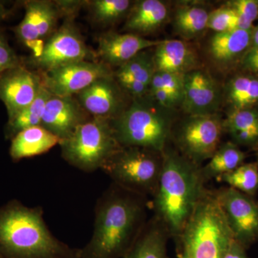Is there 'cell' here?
Segmentation results:
<instances>
[{
	"instance_id": "obj_22",
	"label": "cell",
	"mask_w": 258,
	"mask_h": 258,
	"mask_svg": "<svg viewBox=\"0 0 258 258\" xmlns=\"http://www.w3.org/2000/svg\"><path fill=\"white\" fill-rule=\"evenodd\" d=\"M128 15L123 29L140 35L160 28L168 18L169 10L159 0H142L134 5Z\"/></svg>"
},
{
	"instance_id": "obj_1",
	"label": "cell",
	"mask_w": 258,
	"mask_h": 258,
	"mask_svg": "<svg viewBox=\"0 0 258 258\" xmlns=\"http://www.w3.org/2000/svg\"><path fill=\"white\" fill-rule=\"evenodd\" d=\"M147 198L115 184L95 208L94 230L81 258H122L147 223Z\"/></svg>"
},
{
	"instance_id": "obj_15",
	"label": "cell",
	"mask_w": 258,
	"mask_h": 258,
	"mask_svg": "<svg viewBox=\"0 0 258 258\" xmlns=\"http://www.w3.org/2000/svg\"><path fill=\"white\" fill-rule=\"evenodd\" d=\"M221 94L218 85L206 71L195 69L184 75L181 106L188 115L215 114Z\"/></svg>"
},
{
	"instance_id": "obj_8",
	"label": "cell",
	"mask_w": 258,
	"mask_h": 258,
	"mask_svg": "<svg viewBox=\"0 0 258 258\" xmlns=\"http://www.w3.org/2000/svg\"><path fill=\"white\" fill-rule=\"evenodd\" d=\"M223 121L217 114L188 115L174 132L179 154L201 166L220 147Z\"/></svg>"
},
{
	"instance_id": "obj_37",
	"label": "cell",
	"mask_w": 258,
	"mask_h": 258,
	"mask_svg": "<svg viewBox=\"0 0 258 258\" xmlns=\"http://www.w3.org/2000/svg\"><path fill=\"white\" fill-rule=\"evenodd\" d=\"M13 9L8 8L3 2H0V24L9 18L12 15Z\"/></svg>"
},
{
	"instance_id": "obj_32",
	"label": "cell",
	"mask_w": 258,
	"mask_h": 258,
	"mask_svg": "<svg viewBox=\"0 0 258 258\" xmlns=\"http://www.w3.org/2000/svg\"><path fill=\"white\" fill-rule=\"evenodd\" d=\"M152 82L164 88L177 104L181 105L184 92V75L156 71Z\"/></svg>"
},
{
	"instance_id": "obj_9",
	"label": "cell",
	"mask_w": 258,
	"mask_h": 258,
	"mask_svg": "<svg viewBox=\"0 0 258 258\" xmlns=\"http://www.w3.org/2000/svg\"><path fill=\"white\" fill-rule=\"evenodd\" d=\"M91 56L83 36L76 25L68 18L63 25L45 42L37 55L28 63L45 74L66 64L87 60Z\"/></svg>"
},
{
	"instance_id": "obj_33",
	"label": "cell",
	"mask_w": 258,
	"mask_h": 258,
	"mask_svg": "<svg viewBox=\"0 0 258 258\" xmlns=\"http://www.w3.org/2000/svg\"><path fill=\"white\" fill-rule=\"evenodd\" d=\"M208 28L215 33L235 30L237 29V14L227 5L213 10L209 15Z\"/></svg>"
},
{
	"instance_id": "obj_3",
	"label": "cell",
	"mask_w": 258,
	"mask_h": 258,
	"mask_svg": "<svg viewBox=\"0 0 258 258\" xmlns=\"http://www.w3.org/2000/svg\"><path fill=\"white\" fill-rule=\"evenodd\" d=\"M0 256L3 258H81L49 230L40 206L28 208L17 200L0 207Z\"/></svg>"
},
{
	"instance_id": "obj_2",
	"label": "cell",
	"mask_w": 258,
	"mask_h": 258,
	"mask_svg": "<svg viewBox=\"0 0 258 258\" xmlns=\"http://www.w3.org/2000/svg\"><path fill=\"white\" fill-rule=\"evenodd\" d=\"M201 166L178 151L163 152V165L157 189L152 197L154 217L170 237L179 238L194 209L207 188Z\"/></svg>"
},
{
	"instance_id": "obj_5",
	"label": "cell",
	"mask_w": 258,
	"mask_h": 258,
	"mask_svg": "<svg viewBox=\"0 0 258 258\" xmlns=\"http://www.w3.org/2000/svg\"><path fill=\"white\" fill-rule=\"evenodd\" d=\"M115 138L121 147H135L162 153L171 136L172 121L166 113L143 98L111 120Z\"/></svg>"
},
{
	"instance_id": "obj_40",
	"label": "cell",
	"mask_w": 258,
	"mask_h": 258,
	"mask_svg": "<svg viewBox=\"0 0 258 258\" xmlns=\"http://www.w3.org/2000/svg\"><path fill=\"white\" fill-rule=\"evenodd\" d=\"M0 258H3V257H2L1 256H0Z\"/></svg>"
},
{
	"instance_id": "obj_39",
	"label": "cell",
	"mask_w": 258,
	"mask_h": 258,
	"mask_svg": "<svg viewBox=\"0 0 258 258\" xmlns=\"http://www.w3.org/2000/svg\"><path fill=\"white\" fill-rule=\"evenodd\" d=\"M179 258H184V257H181V256L179 255Z\"/></svg>"
},
{
	"instance_id": "obj_28",
	"label": "cell",
	"mask_w": 258,
	"mask_h": 258,
	"mask_svg": "<svg viewBox=\"0 0 258 258\" xmlns=\"http://www.w3.org/2000/svg\"><path fill=\"white\" fill-rule=\"evenodd\" d=\"M155 72L153 55L144 50L118 68L114 74V78H128L134 80L147 86L149 90Z\"/></svg>"
},
{
	"instance_id": "obj_4",
	"label": "cell",
	"mask_w": 258,
	"mask_h": 258,
	"mask_svg": "<svg viewBox=\"0 0 258 258\" xmlns=\"http://www.w3.org/2000/svg\"><path fill=\"white\" fill-rule=\"evenodd\" d=\"M184 258H222L235 240L215 191L207 189L179 238Z\"/></svg>"
},
{
	"instance_id": "obj_24",
	"label": "cell",
	"mask_w": 258,
	"mask_h": 258,
	"mask_svg": "<svg viewBox=\"0 0 258 258\" xmlns=\"http://www.w3.org/2000/svg\"><path fill=\"white\" fill-rule=\"evenodd\" d=\"M244 159L245 154L239 146L232 142H226L220 145L206 165L201 166L204 179L206 182L214 178L218 179L242 165Z\"/></svg>"
},
{
	"instance_id": "obj_18",
	"label": "cell",
	"mask_w": 258,
	"mask_h": 258,
	"mask_svg": "<svg viewBox=\"0 0 258 258\" xmlns=\"http://www.w3.org/2000/svg\"><path fill=\"white\" fill-rule=\"evenodd\" d=\"M156 71L185 75L196 69L198 58L192 49L182 40L160 41L154 55Z\"/></svg>"
},
{
	"instance_id": "obj_23",
	"label": "cell",
	"mask_w": 258,
	"mask_h": 258,
	"mask_svg": "<svg viewBox=\"0 0 258 258\" xmlns=\"http://www.w3.org/2000/svg\"><path fill=\"white\" fill-rule=\"evenodd\" d=\"M225 130L237 146H258V110L257 108L230 111L223 120Z\"/></svg>"
},
{
	"instance_id": "obj_25",
	"label": "cell",
	"mask_w": 258,
	"mask_h": 258,
	"mask_svg": "<svg viewBox=\"0 0 258 258\" xmlns=\"http://www.w3.org/2000/svg\"><path fill=\"white\" fill-rule=\"evenodd\" d=\"M226 100L231 111L255 108L258 106V76L252 74L235 76L227 83Z\"/></svg>"
},
{
	"instance_id": "obj_7",
	"label": "cell",
	"mask_w": 258,
	"mask_h": 258,
	"mask_svg": "<svg viewBox=\"0 0 258 258\" xmlns=\"http://www.w3.org/2000/svg\"><path fill=\"white\" fill-rule=\"evenodd\" d=\"M162 165L163 152L121 147L101 169L113 184L147 198L156 192Z\"/></svg>"
},
{
	"instance_id": "obj_36",
	"label": "cell",
	"mask_w": 258,
	"mask_h": 258,
	"mask_svg": "<svg viewBox=\"0 0 258 258\" xmlns=\"http://www.w3.org/2000/svg\"><path fill=\"white\" fill-rule=\"evenodd\" d=\"M247 249L241 245L237 241L234 240L230 247L225 251L222 258H249L247 255Z\"/></svg>"
},
{
	"instance_id": "obj_17",
	"label": "cell",
	"mask_w": 258,
	"mask_h": 258,
	"mask_svg": "<svg viewBox=\"0 0 258 258\" xmlns=\"http://www.w3.org/2000/svg\"><path fill=\"white\" fill-rule=\"evenodd\" d=\"M97 56L101 62L118 68L134 56L147 49L155 47L160 41L149 40L134 33L106 32L98 37Z\"/></svg>"
},
{
	"instance_id": "obj_16",
	"label": "cell",
	"mask_w": 258,
	"mask_h": 258,
	"mask_svg": "<svg viewBox=\"0 0 258 258\" xmlns=\"http://www.w3.org/2000/svg\"><path fill=\"white\" fill-rule=\"evenodd\" d=\"M90 118L91 115L74 96L52 95L47 102L41 125L63 141Z\"/></svg>"
},
{
	"instance_id": "obj_13",
	"label": "cell",
	"mask_w": 258,
	"mask_h": 258,
	"mask_svg": "<svg viewBox=\"0 0 258 258\" xmlns=\"http://www.w3.org/2000/svg\"><path fill=\"white\" fill-rule=\"evenodd\" d=\"M42 86L41 75L30 71L25 64L0 76V101L6 107L8 120L35 101Z\"/></svg>"
},
{
	"instance_id": "obj_12",
	"label": "cell",
	"mask_w": 258,
	"mask_h": 258,
	"mask_svg": "<svg viewBox=\"0 0 258 258\" xmlns=\"http://www.w3.org/2000/svg\"><path fill=\"white\" fill-rule=\"evenodd\" d=\"M40 75L44 87L57 96H73L97 80L114 76L111 68L101 61L88 60L66 64Z\"/></svg>"
},
{
	"instance_id": "obj_35",
	"label": "cell",
	"mask_w": 258,
	"mask_h": 258,
	"mask_svg": "<svg viewBox=\"0 0 258 258\" xmlns=\"http://www.w3.org/2000/svg\"><path fill=\"white\" fill-rule=\"evenodd\" d=\"M242 66L251 74L258 76V48L249 47L242 57Z\"/></svg>"
},
{
	"instance_id": "obj_38",
	"label": "cell",
	"mask_w": 258,
	"mask_h": 258,
	"mask_svg": "<svg viewBox=\"0 0 258 258\" xmlns=\"http://www.w3.org/2000/svg\"><path fill=\"white\" fill-rule=\"evenodd\" d=\"M251 46L258 48V25L251 31Z\"/></svg>"
},
{
	"instance_id": "obj_6",
	"label": "cell",
	"mask_w": 258,
	"mask_h": 258,
	"mask_svg": "<svg viewBox=\"0 0 258 258\" xmlns=\"http://www.w3.org/2000/svg\"><path fill=\"white\" fill-rule=\"evenodd\" d=\"M59 145L64 160L85 172L101 169L121 147L115 138L111 120L95 117L78 127Z\"/></svg>"
},
{
	"instance_id": "obj_27",
	"label": "cell",
	"mask_w": 258,
	"mask_h": 258,
	"mask_svg": "<svg viewBox=\"0 0 258 258\" xmlns=\"http://www.w3.org/2000/svg\"><path fill=\"white\" fill-rule=\"evenodd\" d=\"M210 13L202 6L185 5L176 10L174 28L185 39L195 38L208 28Z\"/></svg>"
},
{
	"instance_id": "obj_30",
	"label": "cell",
	"mask_w": 258,
	"mask_h": 258,
	"mask_svg": "<svg viewBox=\"0 0 258 258\" xmlns=\"http://www.w3.org/2000/svg\"><path fill=\"white\" fill-rule=\"evenodd\" d=\"M93 20L101 25H111L128 14L132 3L128 0H94L87 2Z\"/></svg>"
},
{
	"instance_id": "obj_26",
	"label": "cell",
	"mask_w": 258,
	"mask_h": 258,
	"mask_svg": "<svg viewBox=\"0 0 258 258\" xmlns=\"http://www.w3.org/2000/svg\"><path fill=\"white\" fill-rule=\"evenodd\" d=\"M52 96L42 85L41 90L35 101L18 113L14 118L8 120L5 127V139L12 140L17 134L25 129L41 125L47 102Z\"/></svg>"
},
{
	"instance_id": "obj_21",
	"label": "cell",
	"mask_w": 258,
	"mask_h": 258,
	"mask_svg": "<svg viewBox=\"0 0 258 258\" xmlns=\"http://www.w3.org/2000/svg\"><path fill=\"white\" fill-rule=\"evenodd\" d=\"M60 142L58 137L42 125L32 127L20 132L12 139L10 155L17 162L25 158L45 154Z\"/></svg>"
},
{
	"instance_id": "obj_34",
	"label": "cell",
	"mask_w": 258,
	"mask_h": 258,
	"mask_svg": "<svg viewBox=\"0 0 258 258\" xmlns=\"http://www.w3.org/2000/svg\"><path fill=\"white\" fill-rule=\"evenodd\" d=\"M23 64L24 60L10 46L4 30L0 28V76L6 71Z\"/></svg>"
},
{
	"instance_id": "obj_29",
	"label": "cell",
	"mask_w": 258,
	"mask_h": 258,
	"mask_svg": "<svg viewBox=\"0 0 258 258\" xmlns=\"http://www.w3.org/2000/svg\"><path fill=\"white\" fill-rule=\"evenodd\" d=\"M220 179L230 187L254 198L258 191V164H242Z\"/></svg>"
},
{
	"instance_id": "obj_10",
	"label": "cell",
	"mask_w": 258,
	"mask_h": 258,
	"mask_svg": "<svg viewBox=\"0 0 258 258\" xmlns=\"http://www.w3.org/2000/svg\"><path fill=\"white\" fill-rule=\"evenodd\" d=\"M25 16L13 29L17 39L37 55L56 30L58 20L66 16L58 2L31 0L24 3Z\"/></svg>"
},
{
	"instance_id": "obj_31",
	"label": "cell",
	"mask_w": 258,
	"mask_h": 258,
	"mask_svg": "<svg viewBox=\"0 0 258 258\" xmlns=\"http://www.w3.org/2000/svg\"><path fill=\"white\" fill-rule=\"evenodd\" d=\"M227 6L235 12L237 16V29L252 30V23L258 18V1L235 0L229 2Z\"/></svg>"
},
{
	"instance_id": "obj_11",
	"label": "cell",
	"mask_w": 258,
	"mask_h": 258,
	"mask_svg": "<svg viewBox=\"0 0 258 258\" xmlns=\"http://www.w3.org/2000/svg\"><path fill=\"white\" fill-rule=\"evenodd\" d=\"M214 191L234 239L248 248L258 240V202L230 186Z\"/></svg>"
},
{
	"instance_id": "obj_14",
	"label": "cell",
	"mask_w": 258,
	"mask_h": 258,
	"mask_svg": "<svg viewBox=\"0 0 258 258\" xmlns=\"http://www.w3.org/2000/svg\"><path fill=\"white\" fill-rule=\"evenodd\" d=\"M78 101L88 114L112 120L125 111V99L119 85L112 77L97 80L77 94Z\"/></svg>"
},
{
	"instance_id": "obj_19",
	"label": "cell",
	"mask_w": 258,
	"mask_h": 258,
	"mask_svg": "<svg viewBox=\"0 0 258 258\" xmlns=\"http://www.w3.org/2000/svg\"><path fill=\"white\" fill-rule=\"evenodd\" d=\"M251 31L240 29L215 33L209 43L210 57L218 66H229L251 47Z\"/></svg>"
},
{
	"instance_id": "obj_20",
	"label": "cell",
	"mask_w": 258,
	"mask_h": 258,
	"mask_svg": "<svg viewBox=\"0 0 258 258\" xmlns=\"http://www.w3.org/2000/svg\"><path fill=\"white\" fill-rule=\"evenodd\" d=\"M165 227L155 217L147 222L137 240L122 258H169Z\"/></svg>"
}]
</instances>
